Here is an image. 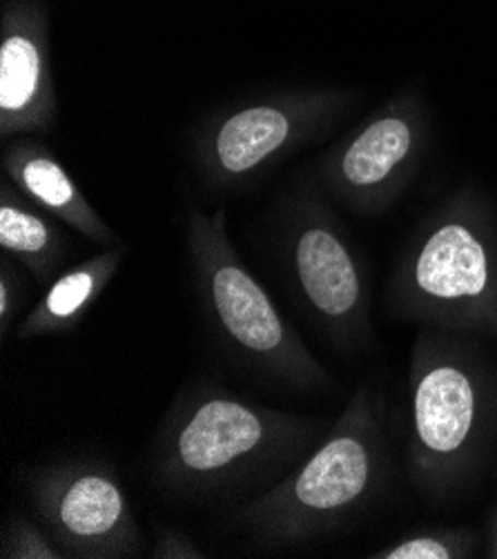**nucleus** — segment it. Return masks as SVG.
<instances>
[{"instance_id": "1", "label": "nucleus", "mask_w": 497, "mask_h": 559, "mask_svg": "<svg viewBox=\"0 0 497 559\" xmlns=\"http://www.w3.org/2000/svg\"><path fill=\"white\" fill-rule=\"evenodd\" d=\"M315 421L265 408L214 383L181 390L147 455L152 484L177 499H218L272 486L308 453Z\"/></svg>"}, {"instance_id": "2", "label": "nucleus", "mask_w": 497, "mask_h": 559, "mask_svg": "<svg viewBox=\"0 0 497 559\" xmlns=\"http://www.w3.org/2000/svg\"><path fill=\"white\" fill-rule=\"evenodd\" d=\"M188 250L205 321L235 364L295 390L326 381V370L233 248L224 210L190 214Z\"/></svg>"}, {"instance_id": "3", "label": "nucleus", "mask_w": 497, "mask_h": 559, "mask_svg": "<svg viewBox=\"0 0 497 559\" xmlns=\"http://www.w3.org/2000/svg\"><path fill=\"white\" fill-rule=\"evenodd\" d=\"M359 408L319 449L228 518L257 550L297 548L333 528L362 501L372 481V445Z\"/></svg>"}, {"instance_id": "4", "label": "nucleus", "mask_w": 497, "mask_h": 559, "mask_svg": "<svg viewBox=\"0 0 497 559\" xmlns=\"http://www.w3.org/2000/svg\"><path fill=\"white\" fill-rule=\"evenodd\" d=\"M36 520L70 559H128L147 550L113 464L70 455L25 479Z\"/></svg>"}, {"instance_id": "5", "label": "nucleus", "mask_w": 497, "mask_h": 559, "mask_svg": "<svg viewBox=\"0 0 497 559\" xmlns=\"http://www.w3.org/2000/svg\"><path fill=\"white\" fill-rule=\"evenodd\" d=\"M284 248L288 290L315 323L340 334L351 330L364 308V286L355 259L333 228L317 214H295Z\"/></svg>"}, {"instance_id": "6", "label": "nucleus", "mask_w": 497, "mask_h": 559, "mask_svg": "<svg viewBox=\"0 0 497 559\" xmlns=\"http://www.w3.org/2000/svg\"><path fill=\"white\" fill-rule=\"evenodd\" d=\"M57 119L45 23L21 5H10L0 43V134L3 139L49 132Z\"/></svg>"}, {"instance_id": "7", "label": "nucleus", "mask_w": 497, "mask_h": 559, "mask_svg": "<svg viewBox=\"0 0 497 559\" xmlns=\"http://www.w3.org/2000/svg\"><path fill=\"white\" fill-rule=\"evenodd\" d=\"M317 105L306 98H277L246 105L228 115L205 139L208 173L224 181H244L284 150L299 143Z\"/></svg>"}, {"instance_id": "8", "label": "nucleus", "mask_w": 497, "mask_h": 559, "mask_svg": "<svg viewBox=\"0 0 497 559\" xmlns=\"http://www.w3.org/2000/svg\"><path fill=\"white\" fill-rule=\"evenodd\" d=\"M477 388L458 364L435 361L422 370L413 390V430L424 457H460L475 432Z\"/></svg>"}, {"instance_id": "9", "label": "nucleus", "mask_w": 497, "mask_h": 559, "mask_svg": "<svg viewBox=\"0 0 497 559\" xmlns=\"http://www.w3.org/2000/svg\"><path fill=\"white\" fill-rule=\"evenodd\" d=\"M413 290L433 306L466 308L490 290V261L464 223H445L422 246L411 267Z\"/></svg>"}, {"instance_id": "10", "label": "nucleus", "mask_w": 497, "mask_h": 559, "mask_svg": "<svg viewBox=\"0 0 497 559\" xmlns=\"http://www.w3.org/2000/svg\"><path fill=\"white\" fill-rule=\"evenodd\" d=\"M3 170L10 181L51 216L98 246H119L113 228L96 214L66 167L43 143L14 139L3 150Z\"/></svg>"}, {"instance_id": "11", "label": "nucleus", "mask_w": 497, "mask_h": 559, "mask_svg": "<svg viewBox=\"0 0 497 559\" xmlns=\"http://www.w3.org/2000/svg\"><path fill=\"white\" fill-rule=\"evenodd\" d=\"M126 254V246L107 248L59 274L19 323L16 340L32 342L36 337H54V334L72 332L83 321L87 310L103 297L109 282L121 270Z\"/></svg>"}, {"instance_id": "12", "label": "nucleus", "mask_w": 497, "mask_h": 559, "mask_svg": "<svg viewBox=\"0 0 497 559\" xmlns=\"http://www.w3.org/2000/svg\"><path fill=\"white\" fill-rule=\"evenodd\" d=\"M0 248L16 257L43 288L57 278L66 257L63 233L49 216L12 190L10 181L0 188Z\"/></svg>"}, {"instance_id": "13", "label": "nucleus", "mask_w": 497, "mask_h": 559, "mask_svg": "<svg viewBox=\"0 0 497 559\" xmlns=\"http://www.w3.org/2000/svg\"><path fill=\"white\" fill-rule=\"evenodd\" d=\"M413 147V128L389 115L364 128L338 160L340 179L353 190H370L389 181Z\"/></svg>"}, {"instance_id": "14", "label": "nucleus", "mask_w": 497, "mask_h": 559, "mask_svg": "<svg viewBox=\"0 0 497 559\" xmlns=\"http://www.w3.org/2000/svg\"><path fill=\"white\" fill-rule=\"evenodd\" d=\"M0 557L3 559H70L43 528L36 518L14 513L0 535Z\"/></svg>"}, {"instance_id": "15", "label": "nucleus", "mask_w": 497, "mask_h": 559, "mask_svg": "<svg viewBox=\"0 0 497 559\" xmlns=\"http://www.w3.org/2000/svg\"><path fill=\"white\" fill-rule=\"evenodd\" d=\"M375 557L383 559H451L455 557V546L447 537L419 535L400 542L398 546L383 550Z\"/></svg>"}, {"instance_id": "16", "label": "nucleus", "mask_w": 497, "mask_h": 559, "mask_svg": "<svg viewBox=\"0 0 497 559\" xmlns=\"http://www.w3.org/2000/svg\"><path fill=\"white\" fill-rule=\"evenodd\" d=\"M154 559H205L208 552L184 531L175 526H156L152 555Z\"/></svg>"}, {"instance_id": "17", "label": "nucleus", "mask_w": 497, "mask_h": 559, "mask_svg": "<svg viewBox=\"0 0 497 559\" xmlns=\"http://www.w3.org/2000/svg\"><path fill=\"white\" fill-rule=\"evenodd\" d=\"M25 297V288L19 272L3 259L0 263V337H8V330L14 321V314L19 312Z\"/></svg>"}]
</instances>
